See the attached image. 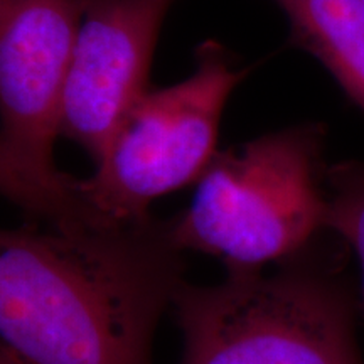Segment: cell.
<instances>
[{"instance_id":"6da1fadb","label":"cell","mask_w":364,"mask_h":364,"mask_svg":"<svg viewBox=\"0 0 364 364\" xmlns=\"http://www.w3.org/2000/svg\"><path fill=\"white\" fill-rule=\"evenodd\" d=\"M167 220L0 230V344L19 364H154L184 284Z\"/></svg>"},{"instance_id":"7a4b0ae2","label":"cell","mask_w":364,"mask_h":364,"mask_svg":"<svg viewBox=\"0 0 364 364\" xmlns=\"http://www.w3.org/2000/svg\"><path fill=\"white\" fill-rule=\"evenodd\" d=\"M263 268H228L215 285L184 282L172 309L181 364H363L359 299L341 245H322Z\"/></svg>"},{"instance_id":"3957f363","label":"cell","mask_w":364,"mask_h":364,"mask_svg":"<svg viewBox=\"0 0 364 364\" xmlns=\"http://www.w3.org/2000/svg\"><path fill=\"white\" fill-rule=\"evenodd\" d=\"M324 150L326 127L300 124L216 152L191 206L167 220L171 241L226 268H263L300 253L329 231Z\"/></svg>"},{"instance_id":"277c9868","label":"cell","mask_w":364,"mask_h":364,"mask_svg":"<svg viewBox=\"0 0 364 364\" xmlns=\"http://www.w3.org/2000/svg\"><path fill=\"white\" fill-rule=\"evenodd\" d=\"M248 70L236 68L221 44L198 49L193 75L147 91L108 142L97 169L78 179V193L107 223L152 215L154 199L198 182L213 161L223 112Z\"/></svg>"},{"instance_id":"5b68a950","label":"cell","mask_w":364,"mask_h":364,"mask_svg":"<svg viewBox=\"0 0 364 364\" xmlns=\"http://www.w3.org/2000/svg\"><path fill=\"white\" fill-rule=\"evenodd\" d=\"M80 17V0H0V139L27 179L65 198H81L53 159Z\"/></svg>"},{"instance_id":"8992f818","label":"cell","mask_w":364,"mask_h":364,"mask_svg":"<svg viewBox=\"0 0 364 364\" xmlns=\"http://www.w3.org/2000/svg\"><path fill=\"white\" fill-rule=\"evenodd\" d=\"M81 17L63 95L61 135L100 161L147 93L164 19L174 0H80Z\"/></svg>"},{"instance_id":"52a82bcc","label":"cell","mask_w":364,"mask_h":364,"mask_svg":"<svg viewBox=\"0 0 364 364\" xmlns=\"http://www.w3.org/2000/svg\"><path fill=\"white\" fill-rule=\"evenodd\" d=\"M294 39L364 110V0H277Z\"/></svg>"},{"instance_id":"ba28073f","label":"cell","mask_w":364,"mask_h":364,"mask_svg":"<svg viewBox=\"0 0 364 364\" xmlns=\"http://www.w3.org/2000/svg\"><path fill=\"white\" fill-rule=\"evenodd\" d=\"M0 196L26 209L38 220H43L46 225L59 230L75 231L102 226V220L86 206L81 198H65L49 193L27 179L14 166L2 139H0Z\"/></svg>"},{"instance_id":"9c48e42d","label":"cell","mask_w":364,"mask_h":364,"mask_svg":"<svg viewBox=\"0 0 364 364\" xmlns=\"http://www.w3.org/2000/svg\"><path fill=\"white\" fill-rule=\"evenodd\" d=\"M327 188V228L358 257L363 275L364 302V162L348 161L329 166Z\"/></svg>"},{"instance_id":"30bf717a","label":"cell","mask_w":364,"mask_h":364,"mask_svg":"<svg viewBox=\"0 0 364 364\" xmlns=\"http://www.w3.org/2000/svg\"><path fill=\"white\" fill-rule=\"evenodd\" d=\"M0 364H19L6 351V348L2 344H0Z\"/></svg>"}]
</instances>
